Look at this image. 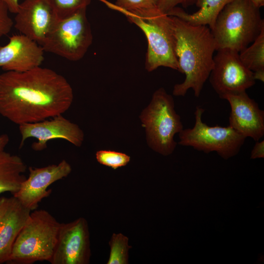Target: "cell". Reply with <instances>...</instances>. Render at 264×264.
<instances>
[{"label":"cell","mask_w":264,"mask_h":264,"mask_svg":"<svg viewBox=\"0 0 264 264\" xmlns=\"http://www.w3.org/2000/svg\"><path fill=\"white\" fill-rule=\"evenodd\" d=\"M73 100L69 83L50 68L0 74V114L19 125L62 114Z\"/></svg>","instance_id":"6da1fadb"},{"label":"cell","mask_w":264,"mask_h":264,"mask_svg":"<svg viewBox=\"0 0 264 264\" xmlns=\"http://www.w3.org/2000/svg\"><path fill=\"white\" fill-rule=\"evenodd\" d=\"M170 16L178 71L185 76L182 83L174 86L173 94L184 96L192 89L198 97L214 66L217 48L213 36L207 25L192 24Z\"/></svg>","instance_id":"7a4b0ae2"},{"label":"cell","mask_w":264,"mask_h":264,"mask_svg":"<svg viewBox=\"0 0 264 264\" xmlns=\"http://www.w3.org/2000/svg\"><path fill=\"white\" fill-rule=\"evenodd\" d=\"M259 9L252 0H234L226 4L210 29L217 50L239 52L253 43L264 29Z\"/></svg>","instance_id":"3957f363"},{"label":"cell","mask_w":264,"mask_h":264,"mask_svg":"<svg viewBox=\"0 0 264 264\" xmlns=\"http://www.w3.org/2000/svg\"><path fill=\"white\" fill-rule=\"evenodd\" d=\"M61 223L49 212H31L13 244L7 263L32 264L49 262L57 241Z\"/></svg>","instance_id":"277c9868"},{"label":"cell","mask_w":264,"mask_h":264,"mask_svg":"<svg viewBox=\"0 0 264 264\" xmlns=\"http://www.w3.org/2000/svg\"><path fill=\"white\" fill-rule=\"evenodd\" d=\"M108 8L123 14L128 21L144 33L148 43L145 69L153 71L160 66L178 70L170 16L159 10L140 16L112 6L107 0H98Z\"/></svg>","instance_id":"5b68a950"},{"label":"cell","mask_w":264,"mask_h":264,"mask_svg":"<svg viewBox=\"0 0 264 264\" xmlns=\"http://www.w3.org/2000/svg\"><path fill=\"white\" fill-rule=\"evenodd\" d=\"M139 118L145 130L148 146L162 155L172 154L177 145L174 136L183 129L172 96L163 88L156 89Z\"/></svg>","instance_id":"8992f818"},{"label":"cell","mask_w":264,"mask_h":264,"mask_svg":"<svg viewBox=\"0 0 264 264\" xmlns=\"http://www.w3.org/2000/svg\"><path fill=\"white\" fill-rule=\"evenodd\" d=\"M87 8L71 16L59 19L41 45L44 52L59 56L70 61L82 59L93 41Z\"/></svg>","instance_id":"52a82bcc"},{"label":"cell","mask_w":264,"mask_h":264,"mask_svg":"<svg viewBox=\"0 0 264 264\" xmlns=\"http://www.w3.org/2000/svg\"><path fill=\"white\" fill-rule=\"evenodd\" d=\"M204 109L197 107L195 122L191 128L183 129L179 134L178 144L192 147L205 153L216 152L227 160L240 152L246 138L230 126H209L202 120Z\"/></svg>","instance_id":"ba28073f"},{"label":"cell","mask_w":264,"mask_h":264,"mask_svg":"<svg viewBox=\"0 0 264 264\" xmlns=\"http://www.w3.org/2000/svg\"><path fill=\"white\" fill-rule=\"evenodd\" d=\"M217 51L209 78L220 98L226 94L245 91L255 85L253 73L243 64L239 52L228 48Z\"/></svg>","instance_id":"9c48e42d"},{"label":"cell","mask_w":264,"mask_h":264,"mask_svg":"<svg viewBox=\"0 0 264 264\" xmlns=\"http://www.w3.org/2000/svg\"><path fill=\"white\" fill-rule=\"evenodd\" d=\"M91 256L88 223L82 217L61 223L57 241L49 263L51 264H88Z\"/></svg>","instance_id":"30bf717a"},{"label":"cell","mask_w":264,"mask_h":264,"mask_svg":"<svg viewBox=\"0 0 264 264\" xmlns=\"http://www.w3.org/2000/svg\"><path fill=\"white\" fill-rule=\"evenodd\" d=\"M28 177L22 182L13 196L31 211L39 203L49 196L51 190L47 188L54 182L67 176L71 172L70 165L65 159L58 164L41 168L29 167Z\"/></svg>","instance_id":"8fae6325"},{"label":"cell","mask_w":264,"mask_h":264,"mask_svg":"<svg viewBox=\"0 0 264 264\" xmlns=\"http://www.w3.org/2000/svg\"><path fill=\"white\" fill-rule=\"evenodd\" d=\"M19 130L22 136L20 148L27 138L34 137L38 142H34L32 148L37 151L45 149L47 142L54 139H63L76 147H80L84 140V133L80 127L62 114L50 120L20 125Z\"/></svg>","instance_id":"7c38bea8"},{"label":"cell","mask_w":264,"mask_h":264,"mask_svg":"<svg viewBox=\"0 0 264 264\" xmlns=\"http://www.w3.org/2000/svg\"><path fill=\"white\" fill-rule=\"evenodd\" d=\"M59 19L46 0H24L20 3L14 26L41 45Z\"/></svg>","instance_id":"4fadbf2b"},{"label":"cell","mask_w":264,"mask_h":264,"mask_svg":"<svg viewBox=\"0 0 264 264\" xmlns=\"http://www.w3.org/2000/svg\"><path fill=\"white\" fill-rule=\"evenodd\" d=\"M220 98L230 104L229 126L245 138L259 141L264 135V111L257 102L246 91L226 94Z\"/></svg>","instance_id":"5bb4252c"},{"label":"cell","mask_w":264,"mask_h":264,"mask_svg":"<svg viewBox=\"0 0 264 264\" xmlns=\"http://www.w3.org/2000/svg\"><path fill=\"white\" fill-rule=\"evenodd\" d=\"M44 52L41 45L26 36L13 35L6 44L0 46V68L24 72L41 66Z\"/></svg>","instance_id":"9a60e30c"},{"label":"cell","mask_w":264,"mask_h":264,"mask_svg":"<svg viewBox=\"0 0 264 264\" xmlns=\"http://www.w3.org/2000/svg\"><path fill=\"white\" fill-rule=\"evenodd\" d=\"M31 212L14 196L0 198V264L8 262L15 241Z\"/></svg>","instance_id":"2e32d148"},{"label":"cell","mask_w":264,"mask_h":264,"mask_svg":"<svg viewBox=\"0 0 264 264\" xmlns=\"http://www.w3.org/2000/svg\"><path fill=\"white\" fill-rule=\"evenodd\" d=\"M27 166L17 155L0 151V194L9 192L13 195L26 178L23 174Z\"/></svg>","instance_id":"e0dca14e"},{"label":"cell","mask_w":264,"mask_h":264,"mask_svg":"<svg viewBox=\"0 0 264 264\" xmlns=\"http://www.w3.org/2000/svg\"><path fill=\"white\" fill-rule=\"evenodd\" d=\"M234 0H196L197 11L190 14L176 6L167 15L176 17L189 23L207 25L211 29L220 11L228 3Z\"/></svg>","instance_id":"ac0fdd59"},{"label":"cell","mask_w":264,"mask_h":264,"mask_svg":"<svg viewBox=\"0 0 264 264\" xmlns=\"http://www.w3.org/2000/svg\"><path fill=\"white\" fill-rule=\"evenodd\" d=\"M239 56L253 72L264 71V29L251 45L239 52Z\"/></svg>","instance_id":"d6986e66"},{"label":"cell","mask_w":264,"mask_h":264,"mask_svg":"<svg viewBox=\"0 0 264 264\" xmlns=\"http://www.w3.org/2000/svg\"><path fill=\"white\" fill-rule=\"evenodd\" d=\"M129 238L121 233H113L109 242L110 251L107 264H129V251L132 246Z\"/></svg>","instance_id":"ffe728a7"},{"label":"cell","mask_w":264,"mask_h":264,"mask_svg":"<svg viewBox=\"0 0 264 264\" xmlns=\"http://www.w3.org/2000/svg\"><path fill=\"white\" fill-rule=\"evenodd\" d=\"M158 0H116L111 4L138 15H143L159 10Z\"/></svg>","instance_id":"44dd1931"},{"label":"cell","mask_w":264,"mask_h":264,"mask_svg":"<svg viewBox=\"0 0 264 264\" xmlns=\"http://www.w3.org/2000/svg\"><path fill=\"white\" fill-rule=\"evenodd\" d=\"M59 19L67 18L79 10L87 8L91 0H46Z\"/></svg>","instance_id":"7402d4cb"},{"label":"cell","mask_w":264,"mask_h":264,"mask_svg":"<svg viewBox=\"0 0 264 264\" xmlns=\"http://www.w3.org/2000/svg\"><path fill=\"white\" fill-rule=\"evenodd\" d=\"M95 157L100 164L114 170L126 166L131 160L130 156L125 153L106 150L98 151Z\"/></svg>","instance_id":"603a6c76"},{"label":"cell","mask_w":264,"mask_h":264,"mask_svg":"<svg viewBox=\"0 0 264 264\" xmlns=\"http://www.w3.org/2000/svg\"><path fill=\"white\" fill-rule=\"evenodd\" d=\"M6 5L0 0V39L6 35L11 30L14 22L8 15Z\"/></svg>","instance_id":"cb8c5ba5"},{"label":"cell","mask_w":264,"mask_h":264,"mask_svg":"<svg viewBox=\"0 0 264 264\" xmlns=\"http://www.w3.org/2000/svg\"><path fill=\"white\" fill-rule=\"evenodd\" d=\"M196 0H158V8L161 12L167 14L174 7L180 4L184 7L195 3Z\"/></svg>","instance_id":"d4e9b609"},{"label":"cell","mask_w":264,"mask_h":264,"mask_svg":"<svg viewBox=\"0 0 264 264\" xmlns=\"http://www.w3.org/2000/svg\"><path fill=\"white\" fill-rule=\"evenodd\" d=\"M264 157V140L256 141V143L251 151V159Z\"/></svg>","instance_id":"484cf974"},{"label":"cell","mask_w":264,"mask_h":264,"mask_svg":"<svg viewBox=\"0 0 264 264\" xmlns=\"http://www.w3.org/2000/svg\"><path fill=\"white\" fill-rule=\"evenodd\" d=\"M8 7L11 13L16 14L20 5L19 0H1Z\"/></svg>","instance_id":"4316f807"},{"label":"cell","mask_w":264,"mask_h":264,"mask_svg":"<svg viewBox=\"0 0 264 264\" xmlns=\"http://www.w3.org/2000/svg\"><path fill=\"white\" fill-rule=\"evenodd\" d=\"M9 141V138L7 134H3L0 135V151L4 150Z\"/></svg>","instance_id":"83f0119b"},{"label":"cell","mask_w":264,"mask_h":264,"mask_svg":"<svg viewBox=\"0 0 264 264\" xmlns=\"http://www.w3.org/2000/svg\"><path fill=\"white\" fill-rule=\"evenodd\" d=\"M254 4L259 8L264 5V0H252Z\"/></svg>","instance_id":"f1b7e54d"}]
</instances>
